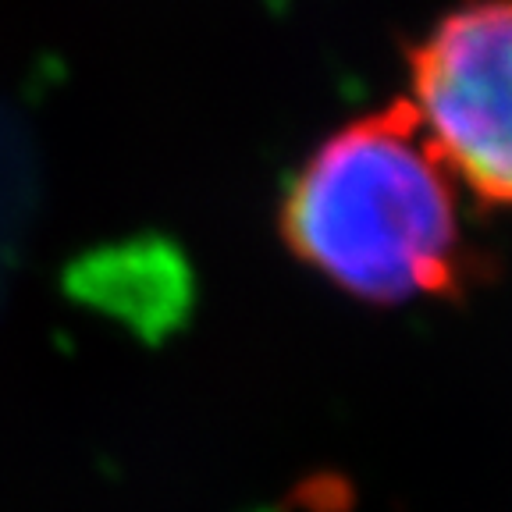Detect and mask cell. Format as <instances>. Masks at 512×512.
<instances>
[{"mask_svg": "<svg viewBox=\"0 0 512 512\" xmlns=\"http://www.w3.org/2000/svg\"><path fill=\"white\" fill-rule=\"evenodd\" d=\"M416 121L456 182L512 207V0H466L406 54Z\"/></svg>", "mask_w": 512, "mask_h": 512, "instance_id": "7a4b0ae2", "label": "cell"}, {"mask_svg": "<svg viewBox=\"0 0 512 512\" xmlns=\"http://www.w3.org/2000/svg\"><path fill=\"white\" fill-rule=\"evenodd\" d=\"M278 232L306 271L370 306L459 299L477 274L456 178L406 100L345 121L299 160Z\"/></svg>", "mask_w": 512, "mask_h": 512, "instance_id": "6da1fadb", "label": "cell"}]
</instances>
